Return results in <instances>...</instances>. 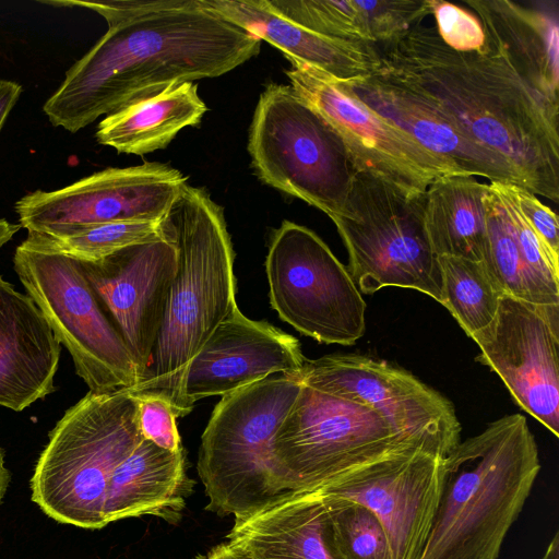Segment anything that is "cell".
<instances>
[{
	"label": "cell",
	"instance_id": "ac0fdd59",
	"mask_svg": "<svg viewBox=\"0 0 559 559\" xmlns=\"http://www.w3.org/2000/svg\"><path fill=\"white\" fill-rule=\"evenodd\" d=\"M306 358L299 342L265 321L247 318L236 307L192 359L185 399L195 402L225 395L273 373H298Z\"/></svg>",
	"mask_w": 559,
	"mask_h": 559
},
{
	"label": "cell",
	"instance_id": "484cf974",
	"mask_svg": "<svg viewBox=\"0 0 559 559\" xmlns=\"http://www.w3.org/2000/svg\"><path fill=\"white\" fill-rule=\"evenodd\" d=\"M488 185L473 176L435 180L425 194V227L438 257L484 261L488 250L484 197Z\"/></svg>",
	"mask_w": 559,
	"mask_h": 559
},
{
	"label": "cell",
	"instance_id": "9a60e30c",
	"mask_svg": "<svg viewBox=\"0 0 559 559\" xmlns=\"http://www.w3.org/2000/svg\"><path fill=\"white\" fill-rule=\"evenodd\" d=\"M476 360L502 380L514 402L559 436V305L502 295L492 322L474 334Z\"/></svg>",
	"mask_w": 559,
	"mask_h": 559
},
{
	"label": "cell",
	"instance_id": "7a4b0ae2",
	"mask_svg": "<svg viewBox=\"0 0 559 559\" xmlns=\"http://www.w3.org/2000/svg\"><path fill=\"white\" fill-rule=\"evenodd\" d=\"M261 40L203 7H176L108 22L107 32L43 106L53 127L75 133L132 99L173 83L216 78L257 56Z\"/></svg>",
	"mask_w": 559,
	"mask_h": 559
},
{
	"label": "cell",
	"instance_id": "d6a6232c",
	"mask_svg": "<svg viewBox=\"0 0 559 559\" xmlns=\"http://www.w3.org/2000/svg\"><path fill=\"white\" fill-rule=\"evenodd\" d=\"M436 29L441 40L451 49L468 52L485 45V33L479 20L453 3L431 0Z\"/></svg>",
	"mask_w": 559,
	"mask_h": 559
},
{
	"label": "cell",
	"instance_id": "52a82bcc",
	"mask_svg": "<svg viewBox=\"0 0 559 559\" xmlns=\"http://www.w3.org/2000/svg\"><path fill=\"white\" fill-rule=\"evenodd\" d=\"M417 450L435 453L370 407L305 384L272 440L274 462L289 491H311Z\"/></svg>",
	"mask_w": 559,
	"mask_h": 559
},
{
	"label": "cell",
	"instance_id": "7c38bea8",
	"mask_svg": "<svg viewBox=\"0 0 559 559\" xmlns=\"http://www.w3.org/2000/svg\"><path fill=\"white\" fill-rule=\"evenodd\" d=\"M290 63L285 73L292 88L336 132L357 171L378 177L408 198L424 195L439 178L467 176L368 108L334 78Z\"/></svg>",
	"mask_w": 559,
	"mask_h": 559
},
{
	"label": "cell",
	"instance_id": "4dcf8cb0",
	"mask_svg": "<svg viewBox=\"0 0 559 559\" xmlns=\"http://www.w3.org/2000/svg\"><path fill=\"white\" fill-rule=\"evenodd\" d=\"M266 2L281 16L321 36L372 44L364 13L356 0H266Z\"/></svg>",
	"mask_w": 559,
	"mask_h": 559
},
{
	"label": "cell",
	"instance_id": "f35d334b",
	"mask_svg": "<svg viewBox=\"0 0 559 559\" xmlns=\"http://www.w3.org/2000/svg\"><path fill=\"white\" fill-rule=\"evenodd\" d=\"M9 471L4 466L3 454L0 448V502L9 485Z\"/></svg>",
	"mask_w": 559,
	"mask_h": 559
},
{
	"label": "cell",
	"instance_id": "8d00e7d4",
	"mask_svg": "<svg viewBox=\"0 0 559 559\" xmlns=\"http://www.w3.org/2000/svg\"><path fill=\"white\" fill-rule=\"evenodd\" d=\"M194 559H251L245 552L233 547L229 543H222Z\"/></svg>",
	"mask_w": 559,
	"mask_h": 559
},
{
	"label": "cell",
	"instance_id": "ba28073f",
	"mask_svg": "<svg viewBox=\"0 0 559 559\" xmlns=\"http://www.w3.org/2000/svg\"><path fill=\"white\" fill-rule=\"evenodd\" d=\"M13 265L90 392L130 390L139 383L135 359L100 307L80 261L28 231L15 249Z\"/></svg>",
	"mask_w": 559,
	"mask_h": 559
},
{
	"label": "cell",
	"instance_id": "4316f807",
	"mask_svg": "<svg viewBox=\"0 0 559 559\" xmlns=\"http://www.w3.org/2000/svg\"><path fill=\"white\" fill-rule=\"evenodd\" d=\"M442 273V305L472 337L496 317L504 295L484 261L438 257Z\"/></svg>",
	"mask_w": 559,
	"mask_h": 559
},
{
	"label": "cell",
	"instance_id": "836d02e7",
	"mask_svg": "<svg viewBox=\"0 0 559 559\" xmlns=\"http://www.w3.org/2000/svg\"><path fill=\"white\" fill-rule=\"evenodd\" d=\"M134 395L142 437L169 451L176 452L183 449L176 424L177 417L171 405L158 395L145 393Z\"/></svg>",
	"mask_w": 559,
	"mask_h": 559
},
{
	"label": "cell",
	"instance_id": "8fae6325",
	"mask_svg": "<svg viewBox=\"0 0 559 559\" xmlns=\"http://www.w3.org/2000/svg\"><path fill=\"white\" fill-rule=\"evenodd\" d=\"M269 297L280 318L320 343L355 344L366 302L347 267L311 229L284 221L265 260Z\"/></svg>",
	"mask_w": 559,
	"mask_h": 559
},
{
	"label": "cell",
	"instance_id": "74e56055",
	"mask_svg": "<svg viewBox=\"0 0 559 559\" xmlns=\"http://www.w3.org/2000/svg\"><path fill=\"white\" fill-rule=\"evenodd\" d=\"M20 224H13L0 218V248L5 245L20 230Z\"/></svg>",
	"mask_w": 559,
	"mask_h": 559
},
{
	"label": "cell",
	"instance_id": "83f0119b",
	"mask_svg": "<svg viewBox=\"0 0 559 559\" xmlns=\"http://www.w3.org/2000/svg\"><path fill=\"white\" fill-rule=\"evenodd\" d=\"M488 250L484 262L501 292L540 306L549 305L527 270L513 234L504 204L495 185L484 197Z\"/></svg>",
	"mask_w": 559,
	"mask_h": 559
},
{
	"label": "cell",
	"instance_id": "5bb4252c",
	"mask_svg": "<svg viewBox=\"0 0 559 559\" xmlns=\"http://www.w3.org/2000/svg\"><path fill=\"white\" fill-rule=\"evenodd\" d=\"M185 185L166 164L109 167L57 190L28 192L14 210L21 227L53 237L111 222L159 221Z\"/></svg>",
	"mask_w": 559,
	"mask_h": 559
},
{
	"label": "cell",
	"instance_id": "e575fe53",
	"mask_svg": "<svg viewBox=\"0 0 559 559\" xmlns=\"http://www.w3.org/2000/svg\"><path fill=\"white\" fill-rule=\"evenodd\" d=\"M510 190L527 223L544 243L555 254L559 255V223L557 214L526 189L510 185Z\"/></svg>",
	"mask_w": 559,
	"mask_h": 559
},
{
	"label": "cell",
	"instance_id": "1f68e13d",
	"mask_svg": "<svg viewBox=\"0 0 559 559\" xmlns=\"http://www.w3.org/2000/svg\"><path fill=\"white\" fill-rule=\"evenodd\" d=\"M373 45L391 41L432 14L431 0L358 1Z\"/></svg>",
	"mask_w": 559,
	"mask_h": 559
},
{
	"label": "cell",
	"instance_id": "603a6c76",
	"mask_svg": "<svg viewBox=\"0 0 559 559\" xmlns=\"http://www.w3.org/2000/svg\"><path fill=\"white\" fill-rule=\"evenodd\" d=\"M325 516L323 501L312 491H285L236 516L225 538L251 559H335Z\"/></svg>",
	"mask_w": 559,
	"mask_h": 559
},
{
	"label": "cell",
	"instance_id": "cb8c5ba5",
	"mask_svg": "<svg viewBox=\"0 0 559 559\" xmlns=\"http://www.w3.org/2000/svg\"><path fill=\"white\" fill-rule=\"evenodd\" d=\"M193 486L183 449L169 451L143 438L110 478L106 522L153 515L177 523Z\"/></svg>",
	"mask_w": 559,
	"mask_h": 559
},
{
	"label": "cell",
	"instance_id": "8992f818",
	"mask_svg": "<svg viewBox=\"0 0 559 559\" xmlns=\"http://www.w3.org/2000/svg\"><path fill=\"white\" fill-rule=\"evenodd\" d=\"M301 385L300 372H278L222 396L198 454L206 511L236 518L289 491L274 462L272 440Z\"/></svg>",
	"mask_w": 559,
	"mask_h": 559
},
{
	"label": "cell",
	"instance_id": "d6986e66",
	"mask_svg": "<svg viewBox=\"0 0 559 559\" xmlns=\"http://www.w3.org/2000/svg\"><path fill=\"white\" fill-rule=\"evenodd\" d=\"M335 81L368 108L467 176H481L490 182L526 189L523 177L504 156L478 144L421 93L380 72Z\"/></svg>",
	"mask_w": 559,
	"mask_h": 559
},
{
	"label": "cell",
	"instance_id": "ffe728a7",
	"mask_svg": "<svg viewBox=\"0 0 559 559\" xmlns=\"http://www.w3.org/2000/svg\"><path fill=\"white\" fill-rule=\"evenodd\" d=\"M485 45L533 90L559 105V1L468 0Z\"/></svg>",
	"mask_w": 559,
	"mask_h": 559
},
{
	"label": "cell",
	"instance_id": "30bf717a",
	"mask_svg": "<svg viewBox=\"0 0 559 559\" xmlns=\"http://www.w3.org/2000/svg\"><path fill=\"white\" fill-rule=\"evenodd\" d=\"M248 151L266 185L330 218L343 212L357 169L336 132L292 86L271 83L261 93Z\"/></svg>",
	"mask_w": 559,
	"mask_h": 559
},
{
	"label": "cell",
	"instance_id": "277c9868",
	"mask_svg": "<svg viewBox=\"0 0 559 559\" xmlns=\"http://www.w3.org/2000/svg\"><path fill=\"white\" fill-rule=\"evenodd\" d=\"M540 467L521 414L460 442L444 457L442 492L419 559H498Z\"/></svg>",
	"mask_w": 559,
	"mask_h": 559
},
{
	"label": "cell",
	"instance_id": "5b68a950",
	"mask_svg": "<svg viewBox=\"0 0 559 559\" xmlns=\"http://www.w3.org/2000/svg\"><path fill=\"white\" fill-rule=\"evenodd\" d=\"M142 439L130 390L88 392L50 431L31 479L33 501L58 522L106 526L110 478Z\"/></svg>",
	"mask_w": 559,
	"mask_h": 559
},
{
	"label": "cell",
	"instance_id": "44dd1931",
	"mask_svg": "<svg viewBox=\"0 0 559 559\" xmlns=\"http://www.w3.org/2000/svg\"><path fill=\"white\" fill-rule=\"evenodd\" d=\"M60 345L34 300L0 276V406L20 412L55 390Z\"/></svg>",
	"mask_w": 559,
	"mask_h": 559
},
{
	"label": "cell",
	"instance_id": "4fadbf2b",
	"mask_svg": "<svg viewBox=\"0 0 559 559\" xmlns=\"http://www.w3.org/2000/svg\"><path fill=\"white\" fill-rule=\"evenodd\" d=\"M301 383L370 407L402 436L447 456L461 442L453 404L411 372L360 354L308 360Z\"/></svg>",
	"mask_w": 559,
	"mask_h": 559
},
{
	"label": "cell",
	"instance_id": "9c48e42d",
	"mask_svg": "<svg viewBox=\"0 0 559 559\" xmlns=\"http://www.w3.org/2000/svg\"><path fill=\"white\" fill-rule=\"evenodd\" d=\"M425 194L408 198L369 173L355 174L343 212L331 219L360 293L412 288L442 305L441 267L425 227Z\"/></svg>",
	"mask_w": 559,
	"mask_h": 559
},
{
	"label": "cell",
	"instance_id": "2e32d148",
	"mask_svg": "<svg viewBox=\"0 0 559 559\" xmlns=\"http://www.w3.org/2000/svg\"><path fill=\"white\" fill-rule=\"evenodd\" d=\"M444 456L417 450L384 459L311 490L359 503L381 523L393 559H419L442 492Z\"/></svg>",
	"mask_w": 559,
	"mask_h": 559
},
{
	"label": "cell",
	"instance_id": "7402d4cb",
	"mask_svg": "<svg viewBox=\"0 0 559 559\" xmlns=\"http://www.w3.org/2000/svg\"><path fill=\"white\" fill-rule=\"evenodd\" d=\"M204 8L223 16L261 41L278 48L293 62L307 64L336 80L367 76L380 68L374 45L332 39L281 16L266 0H201Z\"/></svg>",
	"mask_w": 559,
	"mask_h": 559
},
{
	"label": "cell",
	"instance_id": "f1b7e54d",
	"mask_svg": "<svg viewBox=\"0 0 559 559\" xmlns=\"http://www.w3.org/2000/svg\"><path fill=\"white\" fill-rule=\"evenodd\" d=\"M321 500L326 509L325 538L335 559H393L385 532L369 509L352 501Z\"/></svg>",
	"mask_w": 559,
	"mask_h": 559
},
{
	"label": "cell",
	"instance_id": "f546056e",
	"mask_svg": "<svg viewBox=\"0 0 559 559\" xmlns=\"http://www.w3.org/2000/svg\"><path fill=\"white\" fill-rule=\"evenodd\" d=\"M51 249L79 261H97L130 246L159 239V221H120L60 236L38 234Z\"/></svg>",
	"mask_w": 559,
	"mask_h": 559
},
{
	"label": "cell",
	"instance_id": "3957f363",
	"mask_svg": "<svg viewBox=\"0 0 559 559\" xmlns=\"http://www.w3.org/2000/svg\"><path fill=\"white\" fill-rule=\"evenodd\" d=\"M177 271L148 365L130 391L166 400L176 417L191 411L185 382L192 359L237 307L234 250L223 209L201 188L181 189L159 219Z\"/></svg>",
	"mask_w": 559,
	"mask_h": 559
},
{
	"label": "cell",
	"instance_id": "e0dca14e",
	"mask_svg": "<svg viewBox=\"0 0 559 559\" xmlns=\"http://www.w3.org/2000/svg\"><path fill=\"white\" fill-rule=\"evenodd\" d=\"M80 264L100 307L133 355L141 380L176 275L175 247L160 237Z\"/></svg>",
	"mask_w": 559,
	"mask_h": 559
},
{
	"label": "cell",
	"instance_id": "d4e9b609",
	"mask_svg": "<svg viewBox=\"0 0 559 559\" xmlns=\"http://www.w3.org/2000/svg\"><path fill=\"white\" fill-rule=\"evenodd\" d=\"M206 111L195 84L173 83L107 115L95 138L119 153L144 155L165 148L183 128L199 124Z\"/></svg>",
	"mask_w": 559,
	"mask_h": 559
},
{
	"label": "cell",
	"instance_id": "6da1fadb",
	"mask_svg": "<svg viewBox=\"0 0 559 559\" xmlns=\"http://www.w3.org/2000/svg\"><path fill=\"white\" fill-rule=\"evenodd\" d=\"M380 72L441 108L478 144L504 156L525 188L559 201V105L526 84L492 48L461 52L436 26L374 45Z\"/></svg>",
	"mask_w": 559,
	"mask_h": 559
},
{
	"label": "cell",
	"instance_id": "d590c367",
	"mask_svg": "<svg viewBox=\"0 0 559 559\" xmlns=\"http://www.w3.org/2000/svg\"><path fill=\"white\" fill-rule=\"evenodd\" d=\"M23 87L20 83L0 79V132L11 110L16 105Z\"/></svg>",
	"mask_w": 559,
	"mask_h": 559
}]
</instances>
